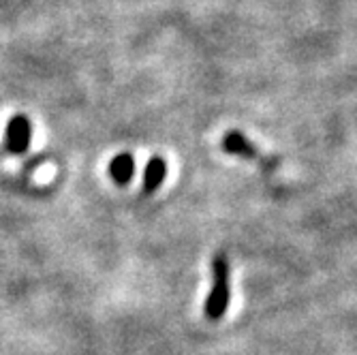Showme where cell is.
Wrapping results in <instances>:
<instances>
[{
	"mask_svg": "<svg viewBox=\"0 0 357 355\" xmlns=\"http://www.w3.org/2000/svg\"><path fill=\"white\" fill-rule=\"evenodd\" d=\"M231 302V268L225 252H218L212 262V292L206 298L204 315L210 321L225 317Z\"/></svg>",
	"mask_w": 357,
	"mask_h": 355,
	"instance_id": "obj_1",
	"label": "cell"
},
{
	"mask_svg": "<svg viewBox=\"0 0 357 355\" xmlns=\"http://www.w3.org/2000/svg\"><path fill=\"white\" fill-rule=\"evenodd\" d=\"M220 146L227 154H234V156H240V158H246V160H252L264 172L272 174L280 167V158L278 156H270L266 154L259 146H255L244 133L240 131H227L220 139Z\"/></svg>",
	"mask_w": 357,
	"mask_h": 355,
	"instance_id": "obj_2",
	"label": "cell"
},
{
	"mask_svg": "<svg viewBox=\"0 0 357 355\" xmlns=\"http://www.w3.org/2000/svg\"><path fill=\"white\" fill-rule=\"evenodd\" d=\"M30 137H32V126L28 116L24 114H15L5 128V146L11 154H24L30 146Z\"/></svg>",
	"mask_w": 357,
	"mask_h": 355,
	"instance_id": "obj_3",
	"label": "cell"
},
{
	"mask_svg": "<svg viewBox=\"0 0 357 355\" xmlns=\"http://www.w3.org/2000/svg\"><path fill=\"white\" fill-rule=\"evenodd\" d=\"M167 176V163L160 156H154L148 160L146 172H144V192H154L160 184H163Z\"/></svg>",
	"mask_w": 357,
	"mask_h": 355,
	"instance_id": "obj_4",
	"label": "cell"
},
{
	"mask_svg": "<svg viewBox=\"0 0 357 355\" xmlns=\"http://www.w3.org/2000/svg\"><path fill=\"white\" fill-rule=\"evenodd\" d=\"M135 174V158L131 154H118L112 158L109 163V176L116 184H126L131 182Z\"/></svg>",
	"mask_w": 357,
	"mask_h": 355,
	"instance_id": "obj_5",
	"label": "cell"
}]
</instances>
